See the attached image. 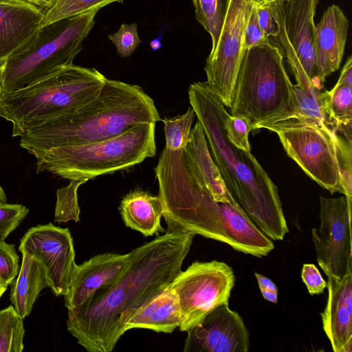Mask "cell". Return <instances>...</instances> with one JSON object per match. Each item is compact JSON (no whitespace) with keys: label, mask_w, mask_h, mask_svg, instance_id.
I'll return each instance as SVG.
<instances>
[{"label":"cell","mask_w":352,"mask_h":352,"mask_svg":"<svg viewBox=\"0 0 352 352\" xmlns=\"http://www.w3.org/2000/svg\"><path fill=\"white\" fill-rule=\"evenodd\" d=\"M195 235L166 230L131 250L128 267L114 283L68 310L67 329L78 343L89 352L112 351L126 331V322L182 271Z\"/></svg>","instance_id":"cell-1"},{"label":"cell","mask_w":352,"mask_h":352,"mask_svg":"<svg viewBox=\"0 0 352 352\" xmlns=\"http://www.w3.org/2000/svg\"><path fill=\"white\" fill-rule=\"evenodd\" d=\"M155 173L167 230L190 232L256 257L267 256L274 248L236 201L213 199L197 180L184 149L164 148Z\"/></svg>","instance_id":"cell-2"},{"label":"cell","mask_w":352,"mask_h":352,"mask_svg":"<svg viewBox=\"0 0 352 352\" xmlns=\"http://www.w3.org/2000/svg\"><path fill=\"white\" fill-rule=\"evenodd\" d=\"M188 99L234 199L267 237L283 240L289 230L278 188L250 152L239 149L228 141L224 129L228 113L226 106L206 82L191 84Z\"/></svg>","instance_id":"cell-3"},{"label":"cell","mask_w":352,"mask_h":352,"mask_svg":"<svg viewBox=\"0 0 352 352\" xmlns=\"http://www.w3.org/2000/svg\"><path fill=\"white\" fill-rule=\"evenodd\" d=\"M160 120L153 100L142 87L107 78L92 100L75 111L32 126L20 136L19 144L34 155L53 147L99 142Z\"/></svg>","instance_id":"cell-4"},{"label":"cell","mask_w":352,"mask_h":352,"mask_svg":"<svg viewBox=\"0 0 352 352\" xmlns=\"http://www.w3.org/2000/svg\"><path fill=\"white\" fill-rule=\"evenodd\" d=\"M107 78L95 68L71 64L12 92L0 94V117L12 124V137L80 109L100 92Z\"/></svg>","instance_id":"cell-5"},{"label":"cell","mask_w":352,"mask_h":352,"mask_svg":"<svg viewBox=\"0 0 352 352\" xmlns=\"http://www.w3.org/2000/svg\"><path fill=\"white\" fill-rule=\"evenodd\" d=\"M155 123H142L99 142L36 153V173L45 171L69 181L87 182L128 169L155 156Z\"/></svg>","instance_id":"cell-6"},{"label":"cell","mask_w":352,"mask_h":352,"mask_svg":"<svg viewBox=\"0 0 352 352\" xmlns=\"http://www.w3.org/2000/svg\"><path fill=\"white\" fill-rule=\"evenodd\" d=\"M99 9L40 28L0 65V94L32 84L73 64Z\"/></svg>","instance_id":"cell-7"},{"label":"cell","mask_w":352,"mask_h":352,"mask_svg":"<svg viewBox=\"0 0 352 352\" xmlns=\"http://www.w3.org/2000/svg\"><path fill=\"white\" fill-rule=\"evenodd\" d=\"M280 50L271 42L245 50L236 76L231 114L244 116L254 129L263 128L287 114L292 82Z\"/></svg>","instance_id":"cell-8"},{"label":"cell","mask_w":352,"mask_h":352,"mask_svg":"<svg viewBox=\"0 0 352 352\" xmlns=\"http://www.w3.org/2000/svg\"><path fill=\"white\" fill-rule=\"evenodd\" d=\"M263 128L275 132L287 154L303 171L331 194L342 193L334 140L316 124L283 119Z\"/></svg>","instance_id":"cell-9"},{"label":"cell","mask_w":352,"mask_h":352,"mask_svg":"<svg viewBox=\"0 0 352 352\" xmlns=\"http://www.w3.org/2000/svg\"><path fill=\"white\" fill-rule=\"evenodd\" d=\"M234 283L232 268L216 260L195 261L181 271L169 285L180 305L179 330L189 331L215 308L228 303Z\"/></svg>","instance_id":"cell-10"},{"label":"cell","mask_w":352,"mask_h":352,"mask_svg":"<svg viewBox=\"0 0 352 352\" xmlns=\"http://www.w3.org/2000/svg\"><path fill=\"white\" fill-rule=\"evenodd\" d=\"M254 0H226L223 25L204 70L206 83L222 103L230 107L234 84L245 52L244 37Z\"/></svg>","instance_id":"cell-11"},{"label":"cell","mask_w":352,"mask_h":352,"mask_svg":"<svg viewBox=\"0 0 352 352\" xmlns=\"http://www.w3.org/2000/svg\"><path fill=\"white\" fill-rule=\"evenodd\" d=\"M320 224L311 230L316 260L326 276L352 272L351 206L345 196L320 197Z\"/></svg>","instance_id":"cell-12"},{"label":"cell","mask_w":352,"mask_h":352,"mask_svg":"<svg viewBox=\"0 0 352 352\" xmlns=\"http://www.w3.org/2000/svg\"><path fill=\"white\" fill-rule=\"evenodd\" d=\"M19 250L32 254L41 263L47 273L49 287L55 296L67 294L77 265L68 228L52 223L32 227L21 239Z\"/></svg>","instance_id":"cell-13"},{"label":"cell","mask_w":352,"mask_h":352,"mask_svg":"<svg viewBox=\"0 0 352 352\" xmlns=\"http://www.w3.org/2000/svg\"><path fill=\"white\" fill-rule=\"evenodd\" d=\"M187 332L184 352H248L249 332L238 312L221 305Z\"/></svg>","instance_id":"cell-14"},{"label":"cell","mask_w":352,"mask_h":352,"mask_svg":"<svg viewBox=\"0 0 352 352\" xmlns=\"http://www.w3.org/2000/svg\"><path fill=\"white\" fill-rule=\"evenodd\" d=\"M129 263V254L103 253L80 265L72 274L65 306L68 310L78 309L98 290L109 287L123 274Z\"/></svg>","instance_id":"cell-15"},{"label":"cell","mask_w":352,"mask_h":352,"mask_svg":"<svg viewBox=\"0 0 352 352\" xmlns=\"http://www.w3.org/2000/svg\"><path fill=\"white\" fill-rule=\"evenodd\" d=\"M318 0H284L287 38L311 84L321 90L314 47V17Z\"/></svg>","instance_id":"cell-16"},{"label":"cell","mask_w":352,"mask_h":352,"mask_svg":"<svg viewBox=\"0 0 352 352\" xmlns=\"http://www.w3.org/2000/svg\"><path fill=\"white\" fill-rule=\"evenodd\" d=\"M328 298L320 313L322 328L335 352L352 351V272L327 276Z\"/></svg>","instance_id":"cell-17"},{"label":"cell","mask_w":352,"mask_h":352,"mask_svg":"<svg viewBox=\"0 0 352 352\" xmlns=\"http://www.w3.org/2000/svg\"><path fill=\"white\" fill-rule=\"evenodd\" d=\"M349 22L337 5L329 6L315 25L314 47L318 77L323 84L327 76L338 70L346 43Z\"/></svg>","instance_id":"cell-18"},{"label":"cell","mask_w":352,"mask_h":352,"mask_svg":"<svg viewBox=\"0 0 352 352\" xmlns=\"http://www.w3.org/2000/svg\"><path fill=\"white\" fill-rule=\"evenodd\" d=\"M43 16L28 0H0V65L40 28Z\"/></svg>","instance_id":"cell-19"},{"label":"cell","mask_w":352,"mask_h":352,"mask_svg":"<svg viewBox=\"0 0 352 352\" xmlns=\"http://www.w3.org/2000/svg\"><path fill=\"white\" fill-rule=\"evenodd\" d=\"M184 151L197 180L213 199L219 202L236 201L210 154L199 121L191 129Z\"/></svg>","instance_id":"cell-20"},{"label":"cell","mask_w":352,"mask_h":352,"mask_svg":"<svg viewBox=\"0 0 352 352\" xmlns=\"http://www.w3.org/2000/svg\"><path fill=\"white\" fill-rule=\"evenodd\" d=\"M182 322L178 298L170 287L143 305L126 322V331L141 328L172 333Z\"/></svg>","instance_id":"cell-21"},{"label":"cell","mask_w":352,"mask_h":352,"mask_svg":"<svg viewBox=\"0 0 352 352\" xmlns=\"http://www.w3.org/2000/svg\"><path fill=\"white\" fill-rule=\"evenodd\" d=\"M119 210L125 226L145 236L164 231L161 226L164 205L158 195L142 190L131 192L122 199Z\"/></svg>","instance_id":"cell-22"},{"label":"cell","mask_w":352,"mask_h":352,"mask_svg":"<svg viewBox=\"0 0 352 352\" xmlns=\"http://www.w3.org/2000/svg\"><path fill=\"white\" fill-rule=\"evenodd\" d=\"M22 253V263L16 278L12 281L10 301L24 319L32 311L40 292L49 287L46 271L34 256Z\"/></svg>","instance_id":"cell-23"},{"label":"cell","mask_w":352,"mask_h":352,"mask_svg":"<svg viewBox=\"0 0 352 352\" xmlns=\"http://www.w3.org/2000/svg\"><path fill=\"white\" fill-rule=\"evenodd\" d=\"M287 118L316 124L331 135L336 133L328 111L327 91L322 92L316 87L293 85L289 111L274 122Z\"/></svg>","instance_id":"cell-24"},{"label":"cell","mask_w":352,"mask_h":352,"mask_svg":"<svg viewBox=\"0 0 352 352\" xmlns=\"http://www.w3.org/2000/svg\"><path fill=\"white\" fill-rule=\"evenodd\" d=\"M328 111L335 130L351 142L352 86L336 83L327 91Z\"/></svg>","instance_id":"cell-25"},{"label":"cell","mask_w":352,"mask_h":352,"mask_svg":"<svg viewBox=\"0 0 352 352\" xmlns=\"http://www.w3.org/2000/svg\"><path fill=\"white\" fill-rule=\"evenodd\" d=\"M123 1L124 0H52L43 9L44 16L40 28L94 9L100 10L112 3Z\"/></svg>","instance_id":"cell-26"},{"label":"cell","mask_w":352,"mask_h":352,"mask_svg":"<svg viewBox=\"0 0 352 352\" xmlns=\"http://www.w3.org/2000/svg\"><path fill=\"white\" fill-rule=\"evenodd\" d=\"M24 335L23 318L14 307L0 310V352H22Z\"/></svg>","instance_id":"cell-27"},{"label":"cell","mask_w":352,"mask_h":352,"mask_svg":"<svg viewBox=\"0 0 352 352\" xmlns=\"http://www.w3.org/2000/svg\"><path fill=\"white\" fill-rule=\"evenodd\" d=\"M192 3L196 19L210 35L212 50L223 25L226 0H192Z\"/></svg>","instance_id":"cell-28"},{"label":"cell","mask_w":352,"mask_h":352,"mask_svg":"<svg viewBox=\"0 0 352 352\" xmlns=\"http://www.w3.org/2000/svg\"><path fill=\"white\" fill-rule=\"evenodd\" d=\"M195 116L190 107L181 116L162 120L166 139L165 148L170 151L185 149Z\"/></svg>","instance_id":"cell-29"},{"label":"cell","mask_w":352,"mask_h":352,"mask_svg":"<svg viewBox=\"0 0 352 352\" xmlns=\"http://www.w3.org/2000/svg\"><path fill=\"white\" fill-rule=\"evenodd\" d=\"M87 182L70 180L69 185L56 191L54 220L58 223L69 221H80V209L78 202V188Z\"/></svg>","instance_id":"cell-30"},{"label":"cell","mask_w":352,"mask_h":352,"mask_svg":"<svg viewBox=\"0 0 352 352\" xmlns=\"http://www.w3.org/2000/svg\"><path fill=\"white\" fill-rule=\"evenodd\" d=\"M334 145L342 194L349 203H352L351 142H349L344 136L336 133Z\"/></svg>","instance_id":"cell-31"},{"label":"cell","mask_w":352,"mask_h":352,"mask_svg":"<svg viewBox=\"0 0 352 352\" xmlns=\"http://www.w3.org/2000/svg\"><path fill=\"white\" fill-rule=\"evenodd\" d=\"M224 129L228 141L235 147L250 152L249 133L253 130L250 120L244 116H233L229 113L224 121Z\"/></svg>","instance_id":"cell-32"},{"label":"cell","mask_w":352,"mask_h":352,"mask_svg":"<svg viewBox=\"0 0 352 352\" xmlns=\"http://www.w3.org/2000/svg\"><path fill=\"white\" fill-rule=\"evenodd\" d=\"M109 39L114 44L118 54L123 58L130 56L141 43L136 23H123L118 30L108 35Z\"/></svg>","instance_id":"cell-33"},{"label":"cell","mask_w":352,"mask_h":352,"mask_svg":"<svg viewBox=\"0 0 352 352\" xmlns=\"http://www.w3.org/2000/svg\"><path fill=\"white\" fill-rule=\"evenodd\" d=\"M19 256L15 246L0 239V285L8 286L17 276Z\"/></svg>","instance_id":"cell-34"},{"label":"cell","mask_w":352,"mask_h":352,"mask_svg":"<svg viewBox=\"0 0 352 352\" xmlns=\"http://www.w3.org/2000/svg\"><path fill=\"white\" fill-rule=\"evenodd\" d=\"M29 209L19 204H0V239L6 240L24 219Z\"/></svg>","instance_id":"cell-35"},{"label":"cell","mask_w":352,"mask_h":352,"mask_svg":"<svg viewBox=\"0 0 352 352\" xmlns=\"http://www.w3.org/2000/svg\"><path fill=\"white\" fill-rule=\"evenodd\" d=\"M270 43L265 36L259 25L257 14V6L254 2L248 21L245 31L244 48L247 50L251 47Z\"/></svg>","instance_id":"cell-36"},{"label":"cell","mask_w":352,"mask_h":352,"mask_svg":"<svg viewBox=\"0 0 352 352\" xmlns=\"http://www.w3.org/2000/svg\"><path fill=\"white\" fill-rule=\"evenodd\" d=\"M301 278L311 295L322 294L327 287V282L314 264H303Z\"/></svg>","instance_id":"cell-37"},{"label":"cell","mask_w":352,"mask_h":352,"mask_svg":"<svg viewBox=\"0 0 352 352\" xmlns=\"http://www.w3.org/2000/svg\"><path fill=\"white\" fill-rule=\"evenodd\" d=\"M259 25L269 40L278 34V24L269 2L256 3Z\"/></svg>","instance_id":"cell-38"},{"label":"cell","mask_w":352,"mask_h":352,"mask_svg":"<svg viewBox=\"0 0 352 352\" xmlns=\"http://www.w3.org/2000/svg\"><path fill=\"white\" fill-rule=\"evenodd\" d=\"M254 275L263 297L265 300L276 304L278 302V288L276 285L264 275L257 272H254Z\"/></svg>","instance_id":"cell-39"},{"label":"cell","mask_w":352,"mask_h":352,"mask_svg":"<svg viewBox=\"0 0 352 352\" xmlns=\"http://www.w3.org/2000/svg\"><path fill=\"white\" fill-rule=\"evenodd\" d=\"M337 83L352 86V58L349 56L343 66Z\"/></svg>","instance_id":"cell-40"},{"label":"cell","mask_w":352,"mask_h":352,"mask_svg":"<svg viewBox=\"0 0 352 352\" xmlns=\"http://www.w3.org/2000/svg\"><path fill=\"white\" fill-rule=\"evenodd\" d=\"M28 1L34 5L40 7L42 9H45V8H47L52 1V0H28Z\"/></svg>","instance_id":"cell-41"},{"label":"cell","mask_w":352,"mask_h":352,"mask_svg":"<svg viewBox=\"0 0 352 352\" xmlns=\"http://www.w3.org/2000/svg\"><path fill=\"white\" fill-rule=\"evenodd\" d=\"M7 197L6 192L0 184V204L6 203Z\"/></svg>","instance_id":"cell-42"},{"label":"cell","mask_w":352,"mask_h":352,"mask_svg":"<svg viewBox=\"0 0 352 352\" xmlns=\"http://www.w3.org/2000/svg\"><path fill=\"white\" fill-rule=\"evenodd\" d=\"M8 286L0 285V298L3 295V294L6 291Z\"/></svg>","instance_id":"cell-43"},{"label":"cell","mask_w":352,"mask_h":352,"mask_svg":"<svg viewBox=\"0 0 352 352\" xmlns=\"http://www.w3.org/2000/svg\"><path fill=\"white\" fill-rule=\"evenodd\" d=\"M256 3H261V2H270L272 0H254Z\"/></svg>","instance_id":"cell-44"},{"label":"cell","mask_w":352,"mask_h":352,"mask_svg":"<svg viewBox=\"0 0 352 352\" xmlns=\"http://www.w3.org/2000/svg\"><path fill=\"white\" fill-rule=\"evenodd\" d=\"M0 69H1V67H0Z\"/></svg>","instance_id":"cell-45"},{"label":"cell","mask_w":352,"mask_h":352,"mask_svg":"<svg viewBox=\"0 0 352 352\" xmlns=\"http://www.w3.org/2000/svg\"><path fill=\"white\" fill-rule=\"evenodd\" d=\"M52 2V1H51Z\"/></svg>","instance_id":"cell-46"}]
</instances>
